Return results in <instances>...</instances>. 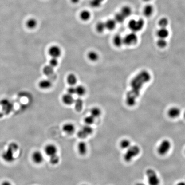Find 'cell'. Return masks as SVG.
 I'll list each match as a JSON object with an SVG mask.
<instances>
[{"instance_id": "20", "label": "cell", "mask_w": 185, "mask_h": 185, "mask_svg": "<svg viewBox=\"0 0 185 185\" xmlns=\"http://www.w3.org/2000/svg\"><path fill=\"white\" fill-rule=\"evenodd\" d=\"M75 105V108L77 112H81L82 110L83 107V101L81 99L77 98L75 100L74 103Z\"/></svg>"}, {"instance_id": "22", "label": "cell", "mask_w": 185, "mask_h": 185, "mask_svg": "<svg viewBox=\"0 0 185 185\" xmlns=\"http://www.w3.org/2000/svg\"><path fill=\"white\" fill-rule=\"evenodd\" d=\"M121 148L127 150L131 146V142L130 140L127 139H124L121 140L120 143Z\"/></svg>"}, {"instance_id": "19", "label": "cell", "mask_w": 185, "mask_h": 185, "mask_svg": "<svg viewBox=\"0 0 185 185\" xmlns=\"http://www.w3.org/2000/svg\"><path fill=\"white\" fill-rule=\"evenodd\" d=\"M116 23L115 19H108L105 22L106 29L110 30H114L116 27Z\"/></svg>"}, {"instance_id": "2", "label": "cell", "mask_w": 185, "mask_h": 185, "mask_svg": "<svg viewBox=\"0 0 185 185\" xmlns=\"http://www.w3.org/2000/svg\"><path fill=\"white\" fill-rule=\"evenodd\" d=\"M141 152L140 148L138 146L132 145L127 149L124 156V160L127 163H130L139 155Z\"/></svg>"}, {"instance_id": "3", "label": "cell", "mask_w": 185, "mask_h": 185, "mask_svg": "<svg viewBox=\"0 0 185 185\" xmlns=\"http://www.w3.org/2000/svg\"><path fill=\"white\" fill-rule=\"evenodd\" d=\"M146 175L148 178L149 185H159L160 184L159 178L156 172L153 169H148L146 171Z\"/></svg>"}, {"instance_id": "23", "label": "cell", "mask_w": 185, "mask_h": 185, "mask_svg": "<svg viewBox=\"0 0 185 185\" xmlns=\"http://www.w3.org/2000/svg\"><path fill=\"white\" fill-rule=\"evenodd\" d=\"M153 7L152 5H147L144 8L143 13L144 15L146 16V17H150L152 14H153Z\"/></svg>"}, {"instance_id": "16", "label": "cell", "mask_w": 185, "mask_h": 185, "mask_svg": "<svg viewBox=\"0 0 185 185\" xmlns=\"http://www.w3.org/2000/svg\"><path fill=\"white\" fill-rule=\"evenodd\" d=\"M39 87L42 89H47L52 86V82L50 79H44L39 83Z\"/></svg>"}, {"instance_id": "35", "label": "cell", "mask_w": 185, "mask_h": 185, "mask_svg": "<svg viewBox=\"0 0 185 185\" xmlns=\"http://www.w3.org/2000/svg\"><path fill=\"white\" fill-rule=\"evenodd\" d=\"M125 17L123 16L121 13H118L115 15V20L116 22L122 23L124 21Z\"/></svg>"}, {"instance_id": "33", "label": "cell", "mask_w": 185, "mask_h": 185, "mask_svg": "<svg viewBox=\"0 0 185 185\" xmlns=\"http://www.w3.org/2000/svg\"><path fill=\"white\" fill-rule=\"evenodd\" d=\"M95 118L92 117L91 115L87 116L85 117L84 122L86 125H90L91 126L94 124Z\"/></svg>"}, {"instance_id": "17", "label": "cell", "mask_w": 185, "mask_h": 185, "mask_svg": "<svg viewBox=\"0 0 185 185\" xmlns=\"http://www.w3.org/2000/svg\"><path fill=\"white\" fill-rule=\"evenodd\" d=\"M113 43L115 46L117 47H120L124 44V38L120 35H116L113 39Z\"/></svg>"}, {"instance_id": "29", "label": "cell", "mask_w": 185, "mask_h": 185, "mask_svg": "<svg viewBox=\"0 0 185 185\" xmlns=\"http://www.w3.org/2000/svg\"><path fill=\"white\" fill-rule=\"evenodd\" d=\"M86 92V89L82 85H78L76 88V93L79 96L84 95Z\"/></svg>"}, {"instance_id": "8", "label": "cell", "mask_w": 185, "mask_h": 185, "mask_svg": "<svg viewBox=\"0 0 185 185\" xmlns=\"http://www.w3.org/2000/svg\"><path fill=\"white\" fill-rule=\"evenodd\" d=\"M45 153L49 157L57 154L58 148L55 144H49L45 146L44 148Z\"/></svg>"}, {"instance_id": "5", "label": "cell", "mask_w": 185, "mask_h": 185, "mask_svg": "<svg viewBox=\"0 0 185 185\" xmlns=\"http://www.w3.org/2000/svg\"><path fill=\"white\" fill-rule=\"evenodd\" d=\"M171 144L169 140L164 139L161 141L157 148V152L159 155H165L168 153L171 148Z\"/></svg>"}, {"instance_id": "45", "label": "cell", "mask_w": 185, "mask_h": 185, "mask_svg": "<svg viewBox=\"0 0 185 185\" xmlns=\"http://www.w3.org/2000/svg\"><path fill=\"white\" fill-rule=\"evenodd\" d=\"M183 117H184V118L185 119V112H184V114H183Z\"/></svg>"}, {"instance_id": "28", "label": "cell", "mask_w": 185, "mask_h": 185, "mask_svg": "<svg viewBox=\"0 0 185 185\" xmlns=\"http://www.w3.org/2000/svg\"><path fill=\"white\" fill-rule=\"evenodd\" d=\"M88 58L92 61H96L99 58V55L96 52L91 51L88 54Z\"/></svg>"}, {"instance_id": "41", "label": "cell", "mask_w": 185, "mask_h": 185, "mask_svg": "<svg viewBox=\"0 0 185 185\" xmlns=\"http://www.w3.org/2000/svg\"><path fill=\"white\" fill-rule=\"evenodd\" d=\"M176 185H185V183L184 182H180Z\"/></svg>"}, {"instance_id": "14", "label": "cell", "mask_w": 185, "mask_h": 185, "mask_svg": "<svg viewBox=\"0 0 185 185\" xmlns=\"http://www.w3.org/2000/svg\"><path fill=\"white\" fill-rule=\"evenodd\" d=\"M62 101L63 103L65 105H70L74 104L75 100L74 99L73 97V95L67 93V94L64 95L63 96Z\"/></svg>"}, {"instance_id": "46", "label": "cell", "mask_w": 185, "mask_h": 185, "mask_svg": "<svg viewBox=\"0 0 185 185\" xmlns=\"http://www.w3.org/2000/svg\"><path fill=\"white\" fill-rule=\"evenodd\" d=\"M82 185H87V184H83Z\"/></svg>"}, {"instance_id": "47", "label": "cell", "mask_w": 185, "mask_h": 185, "mask_svg": "<svg viewBox=\"0 0 185 185\" xmlns=\"http://www.w3.org/2000/svg\"></svg>"}, {"instance_id": "37", "label": "cell", "mask_w": 185, "mask_h": 185, "mask_svg": "<svg viewBox=\"0 0 185 185\" xmlns=\"http://www.w3.org/2000/svg\"><path fill=\"white\" fill-rule=\"evenodd\" d=\"M58 64V62L57 58L52 57V58L50 60L49 65H50V66H52L53 68L57 66Z\"/></svg>"}, {"instance_id": "24", "label": "cell", "mask_w": 185, "mask_h": 185, "mask_svg": "<svg viewBox=\"0 0 185 185\" xmlns=\"http://www.w3.org/2000/svg\"><path fill=\"white\" fill-rule=\"evenodd\" d=\"M67 81L69 84L73 86L76 85L77 82V76L74 74H70L67 77Z\"/></svg>"}, {"instance_id": "38", "label": "cell", "mask_w": 185, "mask_h": 185, "mask_svg": "<svg viewBox=\"0 0 185 185\" xmlns=\"http://www.w3.org/2000/svg\"><path fill=\"white\" fill-rule=\"evenodd\" d=\"M67 93L71 95L75 94L76 93V88H74L73 86L67 89Z\"/></svg>"}, {"instance_id": "1", "label": "cell", "mask_w": 185, "mask_h": 185, "mask_svg": "<svg viewBox=\"0 0 185 185\" xmlns=\"http://www.w3.org/2000/svg\"><path fill=\"white\" fill-rule=\"evenodd\" d=\"M18 149V145L16 142H11L8 145L7 149L2 154V158L4 162L8 163H12L15 160L14 153Z\"/></svg>"}, {"instance_id": "43", "label": "cell", "mask_w": 185, "mask_h": 185, "mask_svg": "<svg viewBox=\"0 0 185 185\" xmlns=\"http://www.w3.org/2000/svg\"><path fill=\"white\" fill-rule=\"evenodd\" d=\"M2 116H3V115H2V113H0V118H1V117H2Z\"/></svg>"}, {"instance_id": "32", "label": "cell", "mask_w": 185, "mask_h": 185, "mask_svg": "<svg viewBox=\"0 0 185 185\" xmlns=\"http://www.w3.org/2000/svg\"><path fill=\"white\" fill-rule=\"evenodd\" d=\"M105 29H106V27H105V22H100L97 24L96 29L97 32L101 33L103 32Z\"/></svg>"}, {"instance_id": "40", "label": "cell", "mask_w": 185, "mask_h": 185, "mask_svg": "<svg viewBox=\"0 0 185 185\" xmlns=\"http://www.w3.org/2000/svg\"><path fill=\"white\" fill-rule=\"evenodd\" d=\"M70 1L73 4H76L79 3L80 0H70Z\"/></svg>"}, {"instance_id": "21", "label": "cell", "mask_w": 185, "mask_h": 185, "mask_svg": "<svg viewBox=\"0 0 185 185\" xmlns=\"http://www.w3.org/2000/svg\"><path fill=\"white\" fill-rule=\"evenodd\" d=\"M120 13L126 18L129 17L131 15L132 10L129 6H123L122 8Z\"/></svg>"}, {"instance_id": "26", "label": "cell", "mask_w": 185, "mask_h": 185, "mask_svg": "<svg viewBox=\"0 0 185 185\" xmlns=\"http://www.w3.org/2000/svg\"><path fill=\"white\" fill-rule=\"evenodd\" d=\"M102 111L98 107H94L91 109V115L95 118H98L101 116Z\"/></svg>"}, {"instance_id": "34", "label": "cell", "mask_w": 185, "mask_h": 185, "mask_svg": "<svg viewBox=\"0 0 185 185\" xmlns=\"http://www.w3.org/2000/svg\"><path fill=\"white\" fill-rule=\"evenodd\" d=\"M169 24V21L166 18H161L159 22V26L161 28H166Z\"/></svg>"}, {"instance_id": "6", "label": "cell", "mask_w": 185, "mask_h": 185, "mask_svg": "<svg viewBox=\"0 0 185 185\" xmlns=\"http://www.w3.org/2000/svg\"><path fill=\"white\" fill-rule=\"evenodd\" d=\"M93 132V129L91 126L85 124L78 132L77 136L79 139H84L92 135Z\"/></svg>"}, {"instance_id": "36", "label": "cell", "mask_w": 185, "mask_h": 185, "mask_svg": "<svg viewBox=\"0 0 185 185\" xmlns=\"http://www.w3.org/2000/svg\"><path fill=\"white\" fill-rule=\"evenodd\" d=\"M167 42L165 39L159 38L157 41V45L160 48H164L167 45Z\"/></svg>"}, {"instance_id": "4", "label": "cell", "mask_w": 185, "mask_h": 185, "mask_svg": "<svg viewBox=\"0 0 185 185\" xmlns=\"http://www.w3.org/2000/svg\"><path fill=\"white\" fill-rule=\"evenodd\" d=\"M144 21L141 18L136 20V19H132L129 22L128 26L129 29L133 32L136 33L139 32L142 30L144 26Z\"/></svg>"}, {"instance_id": "15", "label": "cell", "mask_w": 185, "mask_h": 185, "mask_svg": "<svg viewBox=\"0 0 185 185\" xmlns=\"http://www.w3.org/2000/svg\"><path fill=\"white\" fill-rule=\"evenodd\" d=\"M169 32L166 28H161L157 32L159 38L166 39L169 36Z\"/></svg>"}, {"instance_id": "18", "label": "cell", "mask_w": 185, "mask_h": 185, "mask_svg": "<svg viewBox=\"0 0 185 185\" xmlns=\"http://www.w3.org/2000/svg\"><path fill=\"white\" fill-rule=\"evenodd\" d=\"M26 26L27 28L30 29H33L37 26V21L35 18H30L27 21Z\"/></svg>"}, {"instance_id": "42", "label": "cell", "mask_w": 185, "mask_h": 185, "mask_svg": "<svg viewBox=\"0 0 185 185\" xmlns=\"http://www.w3.org/2000/svg\"><path fill=\"white\" fill-rule=\"evenodd\" d=\"M136 185H146L143 183H137L136 184Z\"/></svg>"}, {"instance_id": "7", "label": "cell", "mask_w": 185, "mask_h": 185, "mask_svg": "<svg viewBox=\"0 0 185 185\" xmlns=\"http://www.w3.org/2000/svg\"><path fill=\"white\" fill-rule=\"evenodd\" d=\"M138 36L136 33H128L124 37V44L127 45H134L138 42Z\"/></svg>"}, {"instance_id": "25", "label": "cell", "mask_w": 185, "mask_h": 185, "mask_svg": "<svg viewBox=\"0 0 185 185\" xmlns=\"http://www.w3.org/2000/svg\"><path fill=\"white\" fill-rule=\"evenodd\" d=\"M91 17V13L88 10H83L80 13V17L81 19L83 21H87L90 19Z\"/></svg>"}, {"instance_id": "30", "label": "cell", "mask_w": 185, "mask_h": 185, "mask_svg": "<svg viewBox=\"0 0 185 185\" xmlns=\"http://www.w3.org/2000/svg\"><path fill=\"white\" fill-rule=\"evenodd\" d=\"M60 158L57 154L49 157V162L52 165H56L59 163Z\"/></svg>"}, {"instance_id": "27", "label": "cell", "mask_w": 185, "mask_h": 185, "mask_svg": "<svg viewBox=\"0 0 185 185\" xmlns=\"http://www.w3.org/2000/svg\"><path fill=\"white\" fill-rule=\"evenodd\" d=\"M43 72L44 74L46 75V76L50 77L54 74V68L50 65H48V66H45L43 68Z\"/></svg>"}, {"instance_id": "44", "label": "cell", "mask_w": 185, "mask_h": 185, "mask_svg": "<svg viewBox=\"0 0 185 185\" xmlns=\"http://www.w3.org/2000/svg\"><path fill=\"white\" fill-rule=\"evenodd\" d=\"M143 1H144V2H149V1H151V0H143Z\"/></svg>"}, {"instance_id": "13", "label": "cell", "mask_w": 185, "mask_h": 185, "mask_svg": "<svg viewBox=\"0 0 185 185\" xmlns=\"http://www.w3.org/2000/svg\"><path fill=\"white\" fill-rule=\"evenodd\" d=\"M77 150L80 155H86L88 150V147L87 143L83 141L79 142L77 145Z\"/></svg>"}, {"instance_id": "10", "label": "cell", "mask_w": 185, "mask_h": 185, "mask_svg": "<svg viewBox=\"0 0 185 185\" xmlns=\"http://www.w3.org/2000/svg\"><path fill=\"white\" fill-rule=\"evenodd\" d=\"M49 53L52 57L57 58L61 54V50L60 48L57 45H53L49 49Z\"/></svg>"}, {"instance_id": "31", "label": "cell", "mask_w": 185, "mask_h": 185, "mask_svg": "<svg viewBox=\"0 0 185 185\" xmlns=\"http://www.w3.org/2000/svg\"><path fill=\"white\" fill-rule=\"evenodd\" d=\"M105 0H91L90 5L92 8H98L101 6L102 2Z\"/></svg>"}, {"instance_id": "11", "label": "cell", "mask_w": 185, "mask_h": 185, "mask_svg": "<svg viewBox=\"0 0 185 185\" xmlns=\"http://www.w3.org/2000/svg\"><path fill=\"white\" fill-rule=\"evenodd\" d=\"M181 114V110L177 107H173L168 110L167 115L172 119H175L179 117Z\"/></svg>"}, {"instance_id": "9", "label": "cell", "mask_w": 185, "mask_h": 185, "mask_svg": "<svg viewBox=\"0 0 185 185\" xmlns=\"http://www.w3.org/2000/svg\"><path fill=\"white\" fill-rule=\"evenodd\" d=\"M33 162L36 164H42L44 161V156L41 151H35L31 155Z\"/></svg>"}, {"instance_id": "12", "label": "cell", "mask_w": 185, "mask_h": 185, "mask_svg": "<svg viewBox=\"0 0 185 185\" xmlns=\"http://www.w3.org/2000/svg\"><path fill=\"white\" fill-rule=\"evenodd\" d=\"M62 130L66 134L72 135L75 132L76 127L72 123H66L63 125Z\"/></svg>"}, {"instance_id": "39", "label": "cell", "mask_w": 185, "mask_h": 185, "mask_svg": "<svg viewBox=\"0 0 185 185\" xmlns=\"http://www.w3.org/2000/svg\"><path fill=\"white\" fill-rule=\"evenodd\" d=\"M1 185H13L8 180H4L1 184Z\"/></svg>"}]
</instances>
